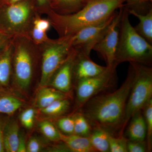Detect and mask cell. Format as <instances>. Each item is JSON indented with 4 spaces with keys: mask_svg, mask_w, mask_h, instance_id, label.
<instances>
[{
    "mask_svg": "<svg viewBox=\"0 0 152 152\" xmlns=\"http://www.w3.org/2000/svg\"><path fill=\"white\" fill-rule=\"evenodd\" d=\"M133 80L134 72L129 64L127 76L120 88L96 95L81 108L80 112L92 128L99 127L112 135L120 136Z\"/></svg>",
    "mask_w": 152,
    "mask_h": 152,
    "instance_id": "obj_1",
    "label": "cell"
},
{
    "mask_svg": "<svg viewBox=\"0 0 152 152\" xmlns=\"http://www.w3.org/2000/svg\"><path fill=\"white\" fill-rule=\"evenodd\" d=\"M127 0H89L80 10L72 14H53L54 21L62 37L105 21L125 6Z\"/></svg>",
    "mask_w": 152,
    "mask_h": 152,
    "instance_id": "obj_2",
    "label": "cell"
},
{
    "mask_svg": "<svg viewBox=\"0 0 152 152\" xmlns=\"http://www.w3.org/2000/svg\"><path fill=\"white\" fill-rule=\"evenodd\" d=\"M128 9L124 6L119 23V36L114 66L129 62L151 66L152 45L140 35L131 25Z\"/></svg>",
    "mask_w": 152,
    "mask_h": 152,
    "instance_id": "obj_3",
    "label": "cell"
},
{
    "mask_svg": "<svg viewBox=\"0 0 152 152\" xmlns=\"http://www.w3.org/2000/svg\"><path fill=\"white\" fill-rule=\"evenodd\" d=\"M134 72L132 86L126 105L124 119L120 135L124 131L132 117L141 111L152 99V68L151 66L136 62H129Z\"/></svg>",
    "mask_w": 152,
    "mask_h": 152,
    "instance_id": "obj_4",
    "label": "cell"
},
{
    "mask_svg": "<svg viewBox=\"0 0 152 152\" xmlns=\"http://www.w3.org/2000/svg\"><path fill=\"white\" fill-rule=\"evenodd\" d=\"M72 50L69 36L50 42L43 54L41 86H45L50 83L53 76L65 61Z\"/></svg>",
    "mask_w": 152,
    "mask_h": 152,
    "instance_id": "obj_5",
    "label": "cell"
},
{
    "mask_svg": "<svg viewBox=\"0 0 152 152\" xmlns=\"http://www.w3.org/2000/svg\"><path fill=\"white\" fill-rule=\"evenodd\" d=\"M107 67L100 75L77 82L76 102L79 108L93 97L113 87L117 81V67Z\"/></svg>",
    "mask_w": 152,
    "mask_h": 152,
    "instance_id": "obj_6",
    "label": "cell"
},
{
    "mask_svg": "<svg viewBox=\"0 0 152 152\" xmlns=\"http://www.w3.org/2000/svg\"><path fill=\"white\" fill-rule=\"evenodd\" d=\"M117 12L105 21L83 28L69 36L72 48L77 53L90 56L93 48L105 33Z\"/></svg>",
    "mask_w": 152,
    "mask_h": 152,
    "instance_id": "obj_7",
    "label": "cell"
},
{
    "mask_svg": "<svg viewBox=\"0 0 152 152\" xmlns=\"http://www.w3.org/2000/svg\"><path fill=\"white\" fill-rule=\"evenodd\" d=\"M123 7L117 12L105 33L93 49L100 54L105 61L106 66L108 67L114 66L115 54L118 40L119 23Z\"/></svg>",
    "mask_w": 152,
    "mask_h": 152,
    "instance_id": "obj_8",
    "label": "cell"
},
{
    "mask_svg": "<svg viewBox=\"0 0 152 152\" xmlns=\"http://www.w3.org/2000/svg\"><path fill=\"white\" fill-rule=\"evenodd\" d=\"M14 62L17 83L22 89L26 90L32 75V63L29 52L23 45H20L17 48Z\"/></svg>",
    "mask_w": 152,
    "mask_h": 152,
    "instance_id": "obj_9",
    "label": "cell"
},
{
    "mask_svg": "<svg viewBox=\"0 0 152 152\" xmlns=\"http://www.w3.org/2000/svg\"><path fill=\"white\" fill-rule=\"evenodd\" d=\"M76 55L77 52L72 48L69 57L57 70L49 83L54 88L67 94L70 92L72 88Z\"/></svg>",
    "mask_w": 152,
    "mask_h": 152,
    "instance_id": "obj_10",
    "label": "cell"
},
{
    "mask_svg": "<svg viewBox=\"0 0 152 152\" xmlns=\"http://www.w3.org/2000/svg\"><path fill=\"white\" fill-rule=\"evenodd\" d=\"M31 10V3L28 0H22L9 5L5 10V18L11 28L18 29L27 23Z\"/></svg>",
    "mask_w": 152,
    "mask_h": 152,
    "instance_id": "obj_11",
    "label": "cell"
},
{
    "mask_svg": "<svg viewBox=\"0 0 152 152\" xmlns=\"http://www.w3.org/2000/svg\"><path fill=\"white\" fill-rule=\"evenodd\" d=\"M107 68V66H103L96 64L91 60L90 56L77 52L74 66L73 75L75 77L77 82L100 75Z\"/></svg>",
    "mask_w": 152,
    "mask_h": 152,
    "instance_id": "obj_12",
    "label": "cell"
},
{
    "mask_svg": "<svg viewBox=\"0 0 152 152\" xmlns=\"http://www.w3.org/2000/svg\"><path fill=\"white\" fill-rule=\"evenodd\" d=\"M126 131V137L131 141L145 140L146 128L142 111L135 114L130 120Z\"/></svg>",
    "mask_w": 152,
    "mask_h": 152,
    "instance_id": "obj_13",
    "label": "cell"
},
{
    "mask_svg": "<svg viewBox=\"0 0 152 152\" xmlns=\"http://www.w3.org/2000/svg\"><path fill=\"white\" fill-rule=\"evenodd\" d=\"M60 140L68 149L74 152H96L88 137L72 134L66 135L60 132Z\"/></svg>",
    "mask_w": 152,
    "mask_h": 152,
    "instance_id": "obj_14",
    "label": "cell"
},
{
    "mask_svg": "<svg viewBox=\"0 0 152 152\" xmlns=\"http://www.w3.org/2000/svg\"><path fill=\"white\" fill-rule=\"evenodd\" d=\"M19 137V127L15 121L12 120L5 124L3 136L5 151L17 152Z\"/></svg>",
    "mask_w": 152,
    "mask_h": 152,
    "instance_id": "obj_15",
    "label": "cell"
},
{
    "mask_svg": "<svg viewBox=\"0 0 152 152\" xmlns=\"http://www.w3.org/2000/svg\"><path fill=\"white\" fill-rule=\"evenodd\" d=\"M128 11L130 15H133L139 20V23L134 27L137 32L152 45V8L145 14L137 13L129 10Z\"/></svg>",
    "mask_w": 152,
    "mask_h": 152,
    "instance_id": "obj_16",
    "label": "cell"
},
{
    "mask_svg": "<svg viewBox=\"0 0 152 152\" xmlns=\"http://www.w3.org/2000/svg\"><path fill=\"white\" fill-rule=\"evenodd\" d=\"M68 98L67 94L55 88H42L39 91L36 98V107L39 109L48 107L52 103L58 100Z\"/></svg>",
    "mask_w": 152,
    "mask_h": 152,
    "instance_id": "obj_17",
    "label": "cell"
},
{
    "mask_svg": "<svg viewBox=\"0 0 152 152\" xmlns=\"http://www.w3.org/2000/svg\"><path fill=\"white\" fill-rule=\"evenodd\" d=\"M0 53V87L8 86L10 82L11 71L12 47H5Z\"/></svg>",
    "mask_w": 152,
    "mask_h": 152,
    "instance_id": "obj_18",
    "label": "cell"
},
{
    "mask_svg": "<svg viewBox=\"0 0 152 152\" xmlns=\"http://www.w3.org/2000/svg\"><path fill=\"white\" fill-rule=\"evenodd\" d=\"M110 134L99 127H93L89 136L90 142L96 152H110L109 144Z\"/></svg>",
    "mask_w": 152,
    "mask_h": 152,
    "instance_id": "obj_19",
    "label": "cell"
},
{
    "mask_svg": "<svg viewBox=\"0 0 152 152\" xmlns=\"http://www.w3.org/2000/svg\"><path fill=\"white\" fill-rule=\"evenodd\" d=\"M89 0H50L54 7L62 14L74 13L80 10Z\"/></svg>",
    "mask_w": 152,
    "mask_h": 152,
    "instance_id": "obj_20",
    "label": "cell"
},
{
    "mask_svg": "<svg viewBox=\"0 0 152 152\" xmlns=\"http://www.w3.org/2000/svg\"><path fill=\"white\" fill-rule=\"evenodd\" d=\"M23 103L12 95L0 94V113L11 115L21 107Z\"/></svg>",
    "mask_w": 152,
    "mask_h": 152,
    "instance_id": "obj_21",
    "label": "cell"
},
{
    "mask_svg": "<svg viewBox=\"0 0 152 152\" xmlns=\"http://www.w3.org/2000/svg\"><path fill=\"white\" fill-rule=\"evenodd\" d=\"M70 106L68 98L58 100L52 103L48 107L41 109V112L44 115L52 117L62 115L68 111Z\"/></svg>",
    "mask_w": 152,
    "mask_h": 152,
    "instance_id": "obj_22",
    "label": "cell"
},
{
    "mask_svg": "<svg viewBox=\"0 0 152 152\" xmlns=\"http://www.w3.org/2000/svg\"><path fill=\"white\" fill-rule=\"evenodd\" d=\"M146 128V142L147 152H151L152 150V99L144 106L142 110Z\"/></svg>",
    "mask_w": 152,
    "mask_h": 152,
    "instance_id": "obj_23",
    "label": "cell"
},
{
    "mask_svg": "<svg viewBox=\"0 0 152 152\" xmlns=\"http://www.w3.org/2000/svg\"><path fill=\"white\" fill-rule=\"evenodd\" d=\"M73 117L74 134L82 137H88L92 128L86 118L80 112L76 113Z\"/></svg>",
    "mask_w": 152,
    "mask_h": 152,
    "instance_id": "obj_24",
    "label": "cell"
},
{
    "mask_svg": "<svg viewBox=\"0 0 152 152\" xmlns=\"http://www.w3.org/2000/svg\"><path fill=\"white\" fill-rule=\"evenodd\" d=\"M125 7L140 14L147 13L152 8V0H127Z\"/></svg>",
    "mask_w": 152,
    "mask_h": 152,
    "instance_id": "obj_25",
    "label": "cell"
},
{
    "mask_svg": "<svg viewBox=\"0 0 152 152\" xmlns=\"http://www.w3.org/2000/svg\"><path fill=\"white\" fill-rule=\"evenodd\" d=\"M128 139L124 135L109 136V144L110 152H128Z\"/></svg>",
    "mask_w": 152,
    "mask_h": 152,
    "instance_id": "obj_26",
    "label": "cell"
},
{
    "mask_svg": "<svg viewBox=\"0 0 152 152\" xmlns=\"http://www.w3.org/2000/svg\"><path fill=\"white\" fill-rule=\"evenodd\" d=\"M39 129L43 134L50 140L54 142L61 141L60 131L50 122L47 121L41 122Z\"/></svg>",
    "mask_w": 152,
    "mask_h": 152,
    "instance_id": "obj_27",
    "label": "cell"
},
{
    "mask_svg": "<svg viewBox=\"0 0 152 152\" xmlns=\"http://www.w3.org/2000/svg\"><path fill=\"white\" fill-rule=\"evenodd\" d=\"M57 126L61 132L65 134L71 135L74 133V119L72 117H63L59 119L57 122Z\"/></svg>",
    "mask_w": 152,
    "mask_h": 152,
    "instance_id": "obj_28",
    "label": "cell"
},
{
    "mask_svg": "<svg viewBox=\"0 0 152 152\" xmlns=\"http://www.w3.org/2000/svg\"><path fill=\"white\" fill-rule=\"evenodd\" d=\"M35 115L34 110L32 108L26 109L21 114L20 117V121L25 128L30 129L33 127Z\"/></svg>",
    "mask_w": 152,
    "mask_h": 152,
    "instance_id": "obj_29",
    "label": "cell"
},
{
    "mask_svg": "<svg viewBox=\"0 0 152 152\" xmlns=\"http://www.w3.org/2000/svg\"><path fill=\"white\" fill-rule=\"evenodd\" d=\"M128 152H147L146 140L131 141L128 140L127 142Z\"/></svg>",
    "mask_w": 152,
    "mask_h": 152,
    "instance_id": "obj_30",
    "label": "cell"
},
{
    "mask_svg": "<svg viewBox=\"0 0 152 152\" xmlns=\"http://www.w3.org/2000/svg\"><path fill=\"white\" fill-rule=\"evenodd\" d=\"M33 39L38 43L47 42L48 40L46 32L39 29L34 27L32 31Z\"/></svg>",
    "mask_w": 152,
    "mask_h": 152,
    "instance_id": "obj_31",
    "label": "cell"
},
{
    "mask_svg": "<svg viewBox=\"0 0 152 152\" xmlns=\"http://www.w3.org/2000/svg\"><path fill=\"white\" fill-rule=\"evenodd\" d=\"M42 148L40 142L35 137L31 138L26 145L27 152H39Z\"/></svg>",
    "mask_w": 152,
    "mask_h": 152,
    "instance_id": "obj_32",
    "label": "cell"
},
{
    "mask_svg": "<svg viewBox=\"0 0 152 152\" xmlns=\"http://www.w3.org/2000/svg\"><path fill=\"white\" fill-rule=\"evenodd\" d=\"M34 27L45 32L48 31L50 27V22L46 20L41 19L40 18H36L34 21Z\"/></svg>",
    "mask_w": 152,
    "mask_h": 152,
    "instance_id": "obj_33",
    "label": "cell"
},
{
    "mask_svg": "<svg viewBox=\"0 0 152 152\" xmlns=\"http://www.w3.org/2000/svg\"><path fill=\"white\" fill-rule=\"evenodd\" d=\"M27 152L26 145V144L24 136L21 134H20L18 145L17 152Z\"/></svg>",
    "mask_w": 152,
    "mask_h": 152,
    "instance_id": "obj_34",
    "label": "cell"
},
{
    "mask_svg": "<svg viewBox=\"0 0 152 152\" xmlns=\"http://www.w3.org/2000/svg\"><path fill=\"white\" fill-rule=\"evenodd\" d=\"M4 125L0 119V152L5 151L4 144Z\"/></svg>",
    "mask_w": 152,
    "mask_h": 152,
    "instance_id": "obj_35",
    "label": "cell"
},
{
    "mask_svg": "<svg viewBox=\"0 0 152 152\" xmlns=\"http://www.w3.org/2000/svg\"><path fill=\"white\" fill-rule=\"evenodd\" d=\"M7 37L5 35L0 33V51L4 48L7 42Z\"/></svg>",
    "mask_w": 152,
    "mask_h": 152,
    "instance_id": "obj_36",
    "label": "cell"
},
{
    "mask_svg": "<svg viewBox=\"0 0 152 152\" xmlns=\"http://www.w3.org/2000/svg\"><path fill=\"white\" fill-rule=\"evenodd\" d=\"M38 4L39 6H44L50 3V0H37Z\"/></svg>",
    "mask_w": 152,
    "mask_h": 152,
    "instance_id": "obj_37",
    "label": "cell"
},
{
    "mask_svg": "<svg viewBox=\"0 0 152 152\" xmlns=\"http://www.w3.org/2000/svg\"><path fill=\"white\" fill-rule=\"evenodd\" d=\"M22 0H8L9 4H15V3L18 2Z\"/></svg>",
    "mask_w": 152,
    "mask_h": 152,
    "instance_id": "obj_38",
    "label": "cell"
}]
</instances>
